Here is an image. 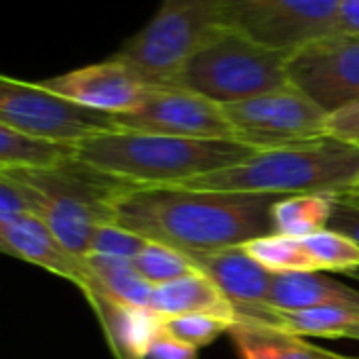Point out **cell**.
<instances>
[{"label":"cell","instance_id":"obj_1","mask_svg":"<svg viewBox=\"0 0 359 359\" xmlns=\"http://www.w3.org/2000/svg\"><path fill=\"white\" fill-rule=\"evenodd\" d=\"M283 197L129 184L112 203V224L182 254L218 252L275 233Z\"/></svg>","mask_w":359,"mask_h":359},{"label":"cell","instance_id":"obj_2","mask_svg":"<svg viewBox=\"0 0 359 359\" xmlns=\"http://www.w3.org/2000/svg\"><path fill=\"white\" fill-rule=\"evenodd\" d=\"M359 182V142L332 135L266 148L248 161L187 182L169 184L195 191L254 195H342Z\"/></svg>","mask_w":359,"mask_h":359},{"label":"cell","instance_id":"obj_3","mask_svg":"<svg viewBox=\"0 0 359 359\" xmlns=\"http://www.w3.org/2000/svg\"><path fill=\"white\" fill-rule=\"evenodd\" d=\"M258 148L231 140H189L114 129L74 144V158L123 182L169 187L233 167Z\"/></svg>","mask_w":359,"mask_h":359},{"label":"cell","instance_id":"obj_4","mask_svg":"<svg viewBox=\"0 0 359 359\" xmlns=\"http://www.w3.org/2000/svg\"><path fill=\"white\" fill-rule=\"evenodd\" d=\"M5 173L28 189L32 214L81 260L89 256L95 231L102 224H112V203L129 187V182L102 173L76 158L55 167Z\"/></svg>","mask_w":359,"mask_h":359},{"label":"cell","instance_id":"obj_5","mask_svg":"<svg viewBox=\"0 0 359 359\" xmlns=\"http://www.w3.org/2000/svg\"><path fill=\"white\" fill-rule=\"evenodd\" d=\"M290 53L220 26L189 57L173 87L199 93L222 106L245 102L290 85Z\"/></svg>","mask_w":359,"mask_h":359},{"label":"cell","instance_id":"obj_6","mask_svg":"<svg viewBox=\"0 0 359 359\" xmlns=\"http://www.w3.org/2000/svg\"><path fill=\"white\" fill-rule=\"evenodd\" d=\"M220 26L222 0H161L154 18L112 57L154 89L173 87L189 57Z\"/></svg>","mask_w":359,"mask_h":359},{"label":"cell","instance_id":"obj_7","mask_svg":"<svg viewBox=\"0 0 359 359\" xmlns=\"http://www.w3.org/2000/svg\"><path fill=\"white\" fill-rule=\"evenodd\" d=\"M0 125L36 140L70 146L118 129L112 114L83 108L47 91L41 83L7 74H0Z\"/></svg>","mask_w":359,"mask_h":359},{"label":"cell","instance_id":"obj_8","mask_svg":"<svg viewBox=\"0 0 359 359\" xmlns=\"http://www.w3.org/2000/svg\"><path fill=\"white\" fill-rule=\"evenodd\" d=\"M338 0H222L226 28L273 49L294 51L336 32Z\"/></svg>","mask_w":359,"mask_h":359},{"label":"cell","instance_id":"obj_9","mask_svg":"<svg viewBox=\"0 0 359 359\" xmlns=\"http://www.w3.org/2000/svg\"><path fill=\"white\" fill-rule=\"evenodd\" d=\"M222 108L239 142L258 150L327 135L325 127L330 114L292 85L245 102L224 104Z\"/></svg>","mask_w":359,"mask_h":359},{"label":"cell","instance_id":"obj_10","mask_svg":"<svg viewBox=\"0 0 359 359\" xmlns=\"http://www.w3.org/2000/svg\"><path fill=\"white\" fill-rule=\"evenodd\" d=\"M287 81L327 114L359 104V34L334 32L294 49Z\"/></svg>","mask_w":359,"mask_h":359},{"label":"cell","instance_id":"obj_11","mask_svg":"<svg viewBox=\"0 0 359 359\" xmlns=\"http://www.w3.org/2000/svg\"><path fill=\"white\" fill-rule=\"evenodd\" d=\"M121 129L158 133L189 140H231L239 142L235 127L216 104L199 93L163 87L152 89L148 100L129 114L114 116Z\"/></svg>","mask_w":359,"mask_h":359},{"label":"cell","instance_id":"obj_12","mask_svg":"<svg viewBox=\"0 0 359 359\" xmlns=\"http://www.w3.org/2000/svg\"><path fill=\"white\" fill-rule=\"evenodd\" d=\"M39 83L47 91L72 104L112 116L135 112L154 89L146 85L127 64L114 57L43 79Z\"/></svg>","mask_w":359,"mask_h":359},{"label":"cell","instance_id":"obj_13","mask_svg":"<svg viewBox=\"0 0 359 359\" xmlns=\"http://www.w3.org/2000/svg\"><path fill=\"white\" fill-rule=\"evenodd\" d=\"M0 252L64 277L79 285L81 292L89 285L87 260L72 256L34 214L0 216Z\"/></svg>","mask_w":359,"mask_h":359},{"label":"cell","instance_id":"obj_14","mask_svg":"<svg viewBox=\"0 0 359 359\" xmlns=\"http://www.w3.org/2000/svg\"><path fill=\"white\" fill-rule=\"evenodd\" d=\"M83 294L102 325L114 359H146L150 342L161 332V317L150 309H137L116 300L93 281Z\"/></svg>","mask_w":359,"mask_h":359},{"label":"cell","instance_id":"obj_15","mask_svg":"<svg viewBox=\"0 0 359 359\" xmlns=\"http://www.w3.org/2000/svg\"><path fill=\"white\" fill-rule=\"evenodd\" d=\"M187 258L216 283L237 311L266 306L273 273L248 256L241 245L218 252H193Z\"/></svg>","mask_w":359,"mask_h":359},{"label":"cell","instance_id":"obj_16","mask_svg":"<svg viewBox=\"0 0 359 359\" xmlns=\"http://www.w3.org/2000/svg\"><path fill=\"white\" fill-rule=\"evenodd\" d=\"M150 311L161 319L180 315H214L231 323L237 321V309L233 302L201 271L156 285L150 296Z\"/></svg>","mask_w":359,"mask_h":359},{"label":"cell","instance_id":"obj_17","mask_svg":"<svg viewBox=\"0 0 359 359\" xmlns=\"http://www.w3.org/2000/svg\"><path fill=\"white\" fill-rule=\"evenodd\" d=\"M266 306L281 311L359 306V292L319 273H273Z\"/></svg>","mask_w":359,"mask_h":359},{"label":"cell","instance_id":"obj_18","mask_svg":"<svg viewBox=\"0 0 359 359\" xmlns=\"http://www.w3.org/2000/svg\"><path fill=\"white\" fill-rule=\"evenodd\" d=\"M237 319H254L271 323L296 336L319 338H348L359 325V306H317L300 311H281L271 306H256L237 311Z\"/></svg>","mask_w":359,"mask_h":359},{"label":"cell","instance_id":"obj_19","mask_svg":"<svg viewBox=\"0 0 359 359\" xmlns=\"http://www.w3.org/2000/svg\"><path fill=\"white\" fill-rule=\"evenodd\" d=\"M229 334L241 359H334L336 355L302 336L254 319H237Z\"/></svg>","mask_w":359,"mask_h":359},{"label":"cell","instance_id":"obj_20","mask_svg":"<svg viewBox=\"0 0 359 359\" xmlns=\"http://www.w3.org/2000/svg\"><path fill=\"white\" fill-rule=\"evenodd\" d=\"M74 158V146L36 140L0 125V171L55 167Z\"/></svg>","mask_w":359,"mask_h":359},{"label":"cell","instance_id":"obj_21","mask_svg":"<svg viewBox=\"0 0 359 359\" xmlns=\"http://www.w3.org/2000/svg\"><path fill=\"white\" fill-rule=\"evenodd\" d=\"M336 195H292L277 201L271 210L273 231L304 239L327 229Z\"/></svg>","mask_w":359,"mask_h":359},{"label":"cell","instance_id":"obj_22","mask_svg":"<svg viewBox=\"0 0 359 359\" xmlns=\"http://www.w3.org/2000/svg\"><path fill=\"white\" fill-rule=\"evenodd\" d=\"M85 260L91 273L89 283L91 281L97 283L110 296H114L116 300L129 306L150 309V296L154 287L137 275L131 260L102 258V256H89Z\"/></svg>","mask_w":359,"mask_h":359},{"label":"cell","instance_id":"obj_23","mask_svg":"<svg viewBox=\"0 0 359 359\" xmlns=\"http://www.w3.org/2000/svg\"><path fill=\"white\" fill-rule=\"evenodd\" d=\"M248 256L271 273H319L302 239L271 233L241 245Z\"/></svg>","mask_w":359,"mask_h":359},{"label":"cell","instance_id":"obj_24","mask_svg":"<svg viewBox=\"0 0 359 359\" xmlns=\"http://www.w3.org/2000/svg\"><path fill=\"white\" fill-rule=\"evenodd\" d=\"M131 264L137 271V275L152 287L175 281L197 271L195 264L187 258V254L154 241H148L146 248L131 260Z\"/></svg>","mask_w":359,"mask_h":359},{"label":"cell","instance_id":"obj_25","mask_svg":"<svg viewBox=\"0 0 359 359\" xmlns=\"http://www.w3.org/2000/svg\"><path fill=\"white\" fill-rule=\"evenodd\" d=\"M302 241L317 271L346 273L359 266V245L348 237H344L342 233L323 229L315 235L304 237Z\"/></svg>","mask_w":359,"mask_h":359},{"label":"cell","instance_id":"obj_26","mask_svg":"<svg viewBox=\"0 0 359 359\" xmlns=\"http://www.w3.org/2000/svg\"><path fill=\"white\" fill-rule=\"evenodd\" d=\"M231 321L214 317V315H180L161 319V332L182 340L195 348L212 344L220 334L231 330Z\"/></svg>","mask_w":359,"mask_h":359},{"label":"cell","instance_id":"obj_27","mask_svg":"<svg viewBox=\"0 0 359 359\" xmlns=\"http://www.w3.org/2000/svg\"><path fill=\"white\" fill-rule=\"evenodd\" d=\"M146 243H148V239H144L127 229H121L116 224H102L93 235L89 256L133 260L146 248Z\"/></svg>","mask_w":359,"mask_h":359},{"label":"cell","instance_id":"obj_28","mask_svg":"<svg viewBox=\"0 0 359 359\" xmlns=\"http://www.w3.org/2000/svg\"><path fill=\"white\" fill-rule=\"evenodd\" d=\"M9 214H32L30 193L15 177L0 171V216Z\"/></svg>","mask_w":359,"mask_h":359},{"label":"cell","instance_id":"obj_29","mask_svg":"<svg viewBox=\"0 0 359 359\" xmlns=\"http://www.w3.org/2000/svg\"><path fill=\"white\" fill-rule=\"evenodd\" d=\"M327 229L342 233L344 237H348L351 241L359 245V205H353L340 197H334Z\"/></svg>","mask_w":359,"mask_h":359},{"label":"cell","instance_id":"obj_30","mask_svg":"<svg viewBox=\"0 0 359 359\" xmlns=\"http://www.w3.org/2000/svg\"><path fill=\"white\" fill-rule=\"evenodd\" d=\"M197 357H199V348L182 340H175L163 332L154 336L146 355V359H197Z\"/></svg>","mask_w":359,"mask_h":359},{"label":"cell","instance_id":"obj_31","mask_svg":"<svg viewBox=\"0 0 359 359\" xmlns=\"http://www.w3.org/2000/svg\"><path fill=\"white\" fill-rule=\"evenodd\" d=\"M327 135L346 140V142H359V104H353L348 108H342L327 116Z\"/></svg>","mask_w":359,"mask_h":359},{"label":"cell","instance_id":"obj_32","mask_svg":"<svg viewBox=\"0 0 359 359\" xmlns=\"http://www.w3.org/2000/svg\"><path fill=\"white\" fill-rule=\"evenodd\" d=\"M336 32L359 34V0H338Z\"/></svg>","mask_w":359,"mask_h":359},{"label":"cell","instance_id":"obj_33","mask_svg":"<svg viewBox=\"0 0 359 359\" xmlns=\"http://www.w3.org/2000/svg\"><path fill=\"white\" fill-rule=\"evenodd\" d=\"M336 197H340V199H344V201H348V203H353V205H359V191H357V189H353V191H346V193H342V195H336Z\"/></svg>","mask_w":359,"mask_h":359},{"label":"cell","instance_id":"obj_34","mask_svg":"<svg viewBox=\"0 0 359 359\" xmlns=\"http://www.w3.org/2000/svg\"><path fill=\"white\" fill-rule=\"evenodd\" d=\"M342 275H346V277H351V279L359 281V266H357V269H351V271H346V273H342Z\"/></svg>","mask_w":359,"mask_h":359},{"label":"cell","instance_id":"obj_35","mask_svg":"<svg viewBox=\"0 0 359 359\" xmlns=\"http://www.w3.org/2000/svg\"><path fill=\"white\" fill-rule=\"evenodd\" d=\"M348 338H351V340H359V325L351 332V336H348Z\"/></svg>","mask_w":359,"mask_h":359},{"label":"cell","instance_id":"obj_36","mask_svg":"<svg viewBox=\"0 0 359 359\" xmlns=\"http://www.w3.org/2000/svg\"><path fill=\"white\" fill-rule=\"evenodd\" d=\"M334 359H359V357H348V355H334Z\"/></svg>","mask_w":359,"mask_h":359},{"label":"cell","instance_id":"obj_37","mask_svg":"<svg viewBox=\"0 0 359 359\" xmlns=\"http://www.w3.org/2000/svg\"><path fill=\"white\" fill-rule=\"evenodd\" d=\"M355 189H357V191H359V182H357V187H355Z\"/></svg>","mask_w":359,"mask_h":359}]
</instances>
